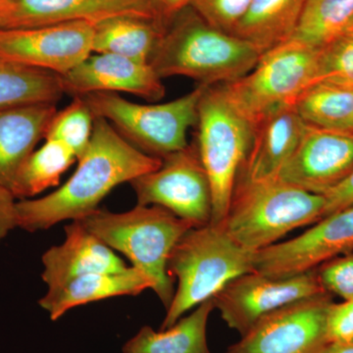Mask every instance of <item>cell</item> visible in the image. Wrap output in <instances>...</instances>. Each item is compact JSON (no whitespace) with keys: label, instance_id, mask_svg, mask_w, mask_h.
<instances>
[{"label":"cell","instance_id":"8d00e7d4","mask_svg":"<svg viewBox=\"0 0 353 353\" xmlns=\"http://www.w3.org/2000/svg\"><path fill=\"white\" fill-rule=\"evenodd\" d=\"M345 32H353V19L350 21V24H348L347 27V29H345Z\"/></svg>","mask_w":353,"mask_h":353},{"label":"cell","instance_id":"1f68e13d","mask_svg":"<svg viewBox=\"0 0 353 353\" xmlns=\"http://www.w3.org/2000/svg\"><path fill=\"white\" fill-rule=\"evenodd\" d=\"M327 338L331 341L353 340V299L332 303L327 315Z\"/></svg>","mask_w":353,"mask_h":353},{"label":"cell","instance_id":"7c38bea8","mask_svg":"<svg viewBox=\"0 0 353 353\" xmlns=\"http://www.w3.org/2000/svg\"><path fill=\"white\" fill-rule=\"evenodd\" d=\"M353 250V205L325 216L289 241L254 253V271L269 277L297 275Z\"/></svg>","mask_w":353,"mask_h":353},{"label":"cell","instance_id":"277c9868","mask_svg":"<svg viewBox=\"0 0 353 353\" xmlns=\"http://www.w3.org/2000/svg\"><path fill=\"white\" fill-rule=\"evenodd\" d=\"M326 199L275 178L238 179L224 222L236 243L252 252L275 245L285 234L322 219Z\"/></svg>","mask_w":353,"mask_h":353},{"label":"cell","instance_id":"d6a6232c","mask_svg":"<svg viewBox=\"0 0 353 353\" xmlns=\"http://www.w3.org/2000/svg\"><path fill=\"white\" fill-rule=\"evenodd\" d=\"M17 201L11 190L0 185V243L17 224Z\"/></svg>","mask_w":353,"mask_h":353},{"label":"cell","instance_id":"ba28073f","mask_svg":"<svg viewBox=\"0 0 353 353\" xmlns=\"http://www.w3.org/2000/svg\"><path fill=\"white\" fill-rule=\"evenodd\" d=\"M320 48L292 39L263 54L250 73L224 83L241 113L255 128L266 116L294 104L317 82Z\"/></svg>","mask_w":353,"mask_h":353},{"label":"cell","instance_id":"9a60e30c","mask_svg":"<svg viewBox=\"0 0 353 353\" xmlns=\"http://www.w3.org/2000/svg\"><path fill=\"white\" fill-rule=\"evenodd\" d=\"M118 16L157 21L148 0H0V30L72 22L95 25Z\"/></svg>","mask_w":353,"mask_h":353},{"label":"cell","instance_id":"d4e9b609","mask_svg":"<svg viewBox=\"0 0 353 353\" xmlns=\"http://www.w3.org/2000/svg\"><path fill=\"white\" fill-rule=\"evenodd\" d=\"M294 108L305 124L353 132V88L313 83L297 99Z\"/></svg>","mask_w":353,"mask_h":353},{"label":"cell","instance_id":"8fae6325","mask_svg":"<svg viewBox=\"0 0 353 353\" xmlns=\"http://www.w3.org/2000/svg\"><path fill=\"white\" fill-rule=\"evenodd\" d=\"M323 292L316 269L281 278L253 271L228 283L213 301L223 321L243 336L272 311Z\"/></svg>","mask_w":353,"mask_h":353},{"label":"cell","instance_id":"44dd1931","mask_svg":"<svg viewBox=\"0 0 353 353\" xmlns=\"http://www.w3.org/2000/svg\"><path fill=\"white\" fill-rule=\"evenodd\" d=\"M306 0H252L232 34L260 55L294 38Z\"/></svg>","mask_w":353,"mask_h":353},{"label":"cell","instance_id":"5b68a950","mask_svg":"<svg viewBox=\"0 0 353 353\" xmlns=\"http://www.w3.org/2000/svg\"><path fill=\"white\" fill-rule=\"evenodd\" d=\"M79 221L152 279L153 292L169 308L175 294L174 279L167 270L169 256L183 234L196 226L160 206L139 204L122 213L97 209Z\"/></svg>","mask_w":353,"mask_h":353},{"label":"cell","instance_id":"f1b7e54d","mask_svg":"<svg viewBox=\"0 0 353 353\" xmlns=\"http://www.w3.org/2000/svg\"><path fill=\"white\" fill-rule=\"evenodd\" d=\"M317 82L353 88V32H343L320 48Z\"/></svg>","mask_w":353,"mask_h":353},{"label":"cell","instance_id":"ffe728a7","mask_svg":"<svg viewBox=\"0 0 353 353\" xmlns=\"http://www.w3.org/2000/svg\"><path fill=\"white\" fill-rule=\"evenodd\" d=\"M57 112V103L0 109V185L12 189L21 167L44 139Z\"/></svg>","mask_w":353,"mask_h":353},{"label":"cell","instance_id":"4316f807","mask_svg":"<svg viewBox=\"0 0 353 353\" xmlns=\"http://www.w3.org/2000/svg\"><path fill=\"white\" fill-rule=\"evenodd\" d=\"M353 19V0H306L294 39L322 48L345 32Z\"/></svg>","mask_w":353,"mask_h":353},{"label":"cell","instance_id":"5bb4252c","mask_svg":"<svg viewBox=\"0 0 353 353\" xmlns=\"http://www.w3.org/2000/svg\"><path fill=\"white\" fill-rule=\"evenodd\" d=\"M353 172V132L305 124L296 150L278 178L325 196Z\"/></svg>","mask_w":353,"mask_h":353},{"label":"cell","instance_id":"52a82bcc","mask_svg":"<svg viewBox=\"0 0 353 353\" xmlns=\"http://www.w3.org/2000/svg\"><path fill=\"white\" fill-rule=\"evenodd\" d=\"M206 87L199 85L165 103H134L113 92L83 95L94 117L108 121L121 136L145 154L163 158L189 145L188 132L196 126L199 104Z\"/></svg>","mask_w":353,"mask_h":353},{"label":"cell","instance_id":"7a4b0ae2","mask_svg":"<svg viewBox=\"0 0 353 353\" xmlns=\"http://www.w3.org/2000/svg\"><path fill=\"white\" fill-rule=\"evenodd\" d=\"M259 57L252 44L216 29L188 6L165 27L150 64L161 79L187 77L212 87L243 78Z\"/></svg>","mask_w":353,"mask_h":353},{"label":"cell","instance_id":"484cf974","mask_svg":"<svg viewBox=\"0 0 353 353\" xmlns=\"http://www.w3.org/2000/svg\"><path fill=\"white\" fill-rule=\"evenodd\" d=\"M77 160L67 146L48 141L34 150L21 167L11 192L16 199H30L59 185L62 175Z\"/></svg>","mask_w":353,"mask_h":353},{"label":"cell","instance_id":"603a6c76","mask_svg":"<svg viewBox=\"0 0 353 353\" xmlns=\"http://www.w3.org/2000/svg\"><path fill=\"white\" fill-rule=\"evenodd\" d=\"M165 27L157 21L118 16L94 25V52L110 53L150 63Z\"/></svg>","mask_w":353,"mask_h":353},{"label":"cell","instance_id":"e0dca14e","mask_svg":"<svg viewBox=\"0 0 353 353\" xmlns=\"http://www.w3.org/2000/svg\"><path fill=\"white\" fill-rule=\"evenodd\" d=\"M65 241L52 246L41 257V278L48 288L99 273H115L128 268L127 264L79 220L65 228Z\"/></svg>","mask_w":353,"mask_h":353},{"label":"cell","instance_id":"6da1fadb","mask_svg":"<svg viewBox=\"0 0 353 353\" xmlns=\"http://www.w3.org/2000/svg\"><path fill=\"white\" fill-rule=\"evenodd\" d=\"M68 181L46 196L17 201L18 228L43 231L92 214L111 190L157 169L161 158L132 145L103 118L94 117L87 150Z\"/></svg>","mask_w":353,"mask_h":353},{"label":"cell","instance_id":"4dcf8cb0","mask_svg":"<svg viewBox=\"0 0 353 353\" xmlns=\"http://www.w3.org/2000/svg\"><path fill=\"white\" fill-rule=\"evenodd\" d=\"M316 271L327 292L343 301L353 299V250L325 262Z\"/></svg>","mask_w":353,"mask_h":353},{"label":"cell","instance_id":"f546056e","mask_svg":"<svg viewBox=\"0 0 353 353\" xmlns=\"http://www.w3.org/2000/svg\"><path fill=\"white\" fill-rule=\"evenodd\" d=\"M252 0H190V6L209 25L232 34Z\"/></svg>","mask_w":353,"mask_h":353},{"label":"cell","instance_id":"83f0119b","mask_svg":"<svg viewBox=\"0 0 353 353\" xmlns=\"http://www.w3.org/2000/svg\"><path fill=\"white\" fill-rule=\"evenodd\" d=\"M94 116L83 97H73V101L61 111H57L50 121L44 139L55 141L71 150L77 160L87 150Z\"/></svg>","mask_w":353,"mask_h":353},{"label":"cell","instance_id":"4fadbf2b","mask_svg":"<svg viewBox=\"0 0 353 353\" xmlns=\"http://www.w3.org/2000/svg\"><path fill=\"white\" fill-rule=\"evenodd\" d=\"M94 34L88 22L0 30V58L62 76L94 52Z\"/></svg>","mask_w":353,"mask_h":353},{"label":"cell","instance_id":"30bf717a","mask_svg":"<svg viewBox=\"0 0 353 353\" xmlns=\"http://www.w3.org/2000/svg\"><path fill=\"white\" fill-rule=\"evenodd\" d=\"M329 292L299 299L255 323L226 353H318L328 343Z\"/></svg>","mask_w":353,"mask_h":353},{"label":"cell","instance_id":"d590c367","mask_svg":"<svg viewBox=\"0 0 353 353\" xmlns=\"http://www.w3.org/2000/svg\"><path fill=\"white\" fill-rule=\"evenodd\" d=\"M318 353H353V340L331 341Z\"/></svg>","mask_w":353,"mask_h":353},{"label":"cell","instance_id":"ac0fdd59","mask_svg":"<svg viewBox=\"0 0 353 353\" xmlns=\"http://www.w3.org/2000/svg\"><path fill=\"white\" fill-rule=\"evenodd\" d=\"M305 123L294 108L280 109L260 121L254 128L252 145L238 179L264 181L278 178L296 150Z\"/></svg>","mask_w":353,"mask_h":353},{"label":"cell","instance_id":"d6986e66","mask_svg":"<svg viewBox=\"0 0 353 353\" xmlns=\"http://www.w3.org/2000/svg\"><path fill=\"white\" fill-rule=\"evenodd\" d=\"M153 287L152 279L132 266L122 272L92 274L50 287L39 304L52 321H57L77 306L114 296H138Z\"/></svg>","mask_w":353,"mask_h":353},{"label":"cell","instance_id":"8992f818","mask_svg":"<svg viewBox=\"0 0 353 353\" xmlns=\"http://www.w3.org/2000/svg\"><path fill=\"white\" fill-rule=\"evenodd\" d=\"M196 150L212 194L210 224L221 226L236 179L252 145L254 128L236 108L223 85L206 87L199 104Z\"/></svg>","mask_w":353,"mask_h":353},{"label":"cell","instance_id":"9c48e42d","mask_svg":"<svg viewBox=\"0 0 353 353\" xmlns=\"http://www.w3.org/2000/svg\"><path fill=\"white\" fill-rule=\"evenodd\" d=\"M130 185L139 205H157L194 226L210 224L212 194L196 145L162 158L157 169Z\"/></svg>","mask_w":353,"mask_h":353},{"label":"cell","instance_id":"7402d4cb","mask_svg":"<svg viewBox=\"0 0 353 353\" xmlns=\"http://www.w3.org/2000/svg\"><path fill=\"white\" fill-rule=\"evenodd\" d=\"M214 309V301L210 299L170 328L154 331L152 327H143L125 343L123 353H211L206 331Z\"/></svg>","mask_w":353,"mask_h":353},{"label":"cell","instance_id":"3957f363","mask_svg":"<svg viewBox=\"0 0 353 353\" xmlns=\"http://www.w3.org/2000/svg\"><path fill=\"white\" fill-rule=\"evenodd\" d=\"M253 259L254 252L236 243L222 226L190 228L169 256L167 270L178 285L160 330L170 328L234 279L254 271Z\"/></svg>","mask_w":353,"mask_h":353},{"label":"cell","instance_id":"cb8c5ba5","mask_svg":"<svg viewBox=\"0 0 353 353\" xmlns=\"http://www.w3.org/2000/svg\"><path fill=\"white\" fill-rule=\"evenodd\" d=\"M64 94L57 74L0 58V109L57 103Z\"/></svg>","mask_w":353,"mask_h":353},{"label":"cell","instance_id":"e575fe53","mask_svg":"<svg viewBox=\"0 0 353 353\" xmlns=\"http://www.w3.org/2000/svg\"><path fill=\"white\" fill-rule=\"evenodd\" d=\"M155 19L166 27L174 17L190 6V0H148Z\"/></svg>","mask_w":353,"mask_h":353},{"label":"cell","instance_id":"836d02e7","mask_svg":"<svg viewBox=\"0 0 353 353\" xmlns=\"http://www.w3.org/2000/svg\"><path fill=\"white\" fill-rule=\"evenodd\" d=\"M325 204L323 217L353 205V172L341 185L325 194Z\"/></svg>","mask_w":353,"mask_h":353},{"label":"cell","instance_id":"2e32d148","mask_svg":"<svg viewBox=\"0 0 353 353\" xmlns=\"http://www.w3.org/2000/svg\"><path fill=\"white\" fill-rule=\"evenodd\" d=\"M61 78L64 94L83 97L94 92H127L150 101L166 94L162 79L148 62L92 52Z\"/></svg>","mask_w":353,"mask_h":353}]
</instances>
